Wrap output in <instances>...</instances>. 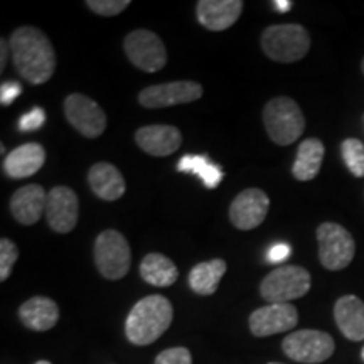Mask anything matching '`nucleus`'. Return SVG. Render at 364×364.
<instances>
[{"label": "nucleus", "mask_w": 364, "mask_h": 364, "mask_svg": "<svg viewBox=\"0 0 364 364\" xmlns=\"http://www.w3.org/2000/svg\"><path fill=\"white\" fill-rule=\"evenodd\" d=\"M326 156L324 144L318 139H307L299 145L297 157L292 166V174L297 181L307 182L316 179L321 172L322 161Z\"/></svg>", "instance_id": "22"}, {"label": "nucleus", "mask_w": 364, "mask_h": 364, "mask_svg": "<svg viewBox=\"0 0 364 364\" xmlns=\"http://www.w3.org/2000/svg\"><path fill=\"white\" fill-rule=\"evenodd\" d=\"M19 258V248L12 240H0V282H6L11 277L12 268Z\"/></svg>", "instance_id": "27"}, {"label": "nucleus", "mask_w": 364, "mask_h": 364, "mask_svg": "<svg viewBox=\"0 0 364 364\" xmlns=\"http://www.w3.org/2000/svg\"><path fill=\"white\" fill-rule=\"evenodd\" d=\"M135 142L152 157H166L179 150L182 135L172 125H145L135 132Z\"/></svg>", "instance_id": "16"}, {"label": "nucleus", "mask_w": 364, "mask_h": 364, "mask_svg": "<svg viewBox=\"0 0 364 364\" xmlns=\"http://www.w3.org/2000/svg\"><path fill=\"white\" fill-rule=\"evenodd\" d=\"M361 358H363V361H364V348H363V351H361Z\"/></svg>", "instance_id": "37"}, {"label": "nucleus", "mask_w": 364, "mask_h": 364, "mask_svg": "<svg viewBox=\"0 0 364 364\" xmlns=\"http://www.w3.org/2000/svg\"><path fill=\"white\" fill-rule=\"evenodd\" d=\"M334 318L344 338L364 341V302L356 295H344L334 306Z\"/></svg>", "instance_id": "20"}, {"label": "nucleus", "mask_w": 364, "mask_h": 364, "mask_svg": "<svg viewBox=\"0 0 364 364\" xmlns=\"http://www.w3.org/2000/svg\"><path fill=\"white\" fill-rule=\"evenodd\" d=\"M262 48L277 63H297L311 49V36L300 24L270 26L262 34Z\"/></svg>", "instance_id": "4"}, {"label": "nucleus", "mask_w": 364, "mask_h": 364, "mask_svg": "<svg viewBox=\"0 0 364 364\" xmlns=\"http://www.w3.org/2000/svg\"><path fill=\"white\" fill-rule=\"evenodd\" d=\"M86 6L98 16L113 17L124 12L130 6V2L129 0H88Z\"/></svg>", "instance_id": "28"}, {"label": "nucleus", "mask_w": 364, "mask_h": 364, "mask_svg": "<svg viewBox=\"0 0 364 364\" xmlns=\"http://www.w3.org/2000/svg\"><path fill=\"white\" fill-rule=\"evenodd\" d=\"M0 51H2V58H0V71H4L6 70L9 54H11V44L7 43L6 38L0 39Z\"/></svg>", "instance_id": "33"}, {"label": "nucleus", "mask_w": 364, "mask_h": 364, "mask_svg": "<svg viewBox=\"0 0 364 364\" xmlns=\"http://www.w3.org/2000/svg\"><path fill=\"white\" fill-rule=\"evenodd\" d=\"M226 273V262L221 258L198 263L189 273V287L198 295H213Z\"/></svg>", "instance_id": "24"}, {"label": "nucleus", "mask_w": 364, "mask_h": 364, "mask_svg": "<svg viewBox=\"0 0 364 364\" xmlns=\"http://www.w3.org/2000/svg\"><path fill=\"white\" fill-rule=\"evenodd\" d=\"M285 356L297 363H324L334 354L336 344L331 334L324 331L302 329L290 332L282 343Z\"/></svg>", "instance_id": "8"}, {"label": "nucleus", "mask_w": 364, "mask_h": 364, "mask_svg": "<svg viewBox=\"0 0 364 364\" xmlns=\"http://www.w3.org/2000/svg\"><path fill=\"white\" fill-rule=\"evenodd\" d=\"M311 273L299 265H282L268 273L260 285L262 297L270 304H290L309 294Z\"/></svg>", "instance_id": "5"}, {"label": "nucleus", "mask_w": 364, "mask_h": 364, "mask_svg": "<svg viewBox=\"0 0 364 364\" xmlns=\"http://www.w3.org/2000/svg\"><path fill=\"white\" fill-rule=\"evenodd\" d=\"M241 0H199L196 6L199 24L213 33L230 29L243 12Z\"/></svg>", "instance_id": "15"}, {"label": "nucleus", "mask_w": 364, "mask_h": 364, "mask_svg": "<svg viewBox=\"0 0 364 364\" xmlns=\"http://www.w3.org/2000/svg\"><path fill=\"white\" fill-rule=\"evenodd\" d=\"M129 241L120 231H102L95 241V263L107 280H122L130 270Z\"/></svg>", "instance_id": "7"}, {"label": "nucleus", "mask_w": 364, "mask_h": 364, "mask_svg": "<svg viewBox=\"0 0 364 364\" xmlns=\"http://www.w3.org/2000/svg\"><path fill=\"white\" fill-rule=\"evenodd\" d=\"M263 124L272 142L277 145H292L306 130V117L292 98L277 97L263 108Z\"/></svg>", "instance_id": "3"}, {"label": "nucleus", "mask_w": 364, "mask_h": 364, "mask_svg": "<svg viewBox=\"0 0 364 364\" xmlns=\"http://www.w3.org/2000/svg\"><path fill=\"white\" fill-rule=\"evenodd\" d=\"M44 124H46L44 110L39 107H34L33 110H29L21 117L19 129L22 132H33V130H39Z\"/></svg>", "instance_id": "30"}, {"label": "nucleus", "mask_w": 364, "mask_h": 364, "mask_svg": "<svg viewBox=\"0 0 364 364\" xmlns=\"http://www.w3.org/2000/svg\"><path fill=\"white\" fill-rule=\"evenodd\" d=\"M80 216L78 196L66 186H56L48 193L46 220L56 233H70L75 230Z\"/></svg>", "instance_id": "12"}, {"label": "nucleus", "mask_w": 364, "mask_h": 364, "mask_svg": "<svg viewBox=\"0 0 364 364\" xmlns=\"http://www.w3.org/2000/svg\"><path fill=\"white\" fill-rule=\"evenodd\" d=\"M88 184L95 196L103 201H118L125 194L127 184L122 172L113 164L98 162L91 166Z\"/></svg>", "instance_id": "19"}, {"label": "nucleus", "mask_w": 364, "mask_h": 364, "mask_svg": "<svg viewBox=\"0 0 364 364\" xmlns=\"http://www.w3.org/2000/svg\"><path fill=\"white\" fill-rule=\"evenodd\" d=\"M36 364H51V363H49V361H38Z\"/></svg>", "instance_id": "35"}, {"label": "nucleus", "mask_w": 364, "mask_h": 364, "mask_svg": "<svg viewBox=\"0 0 364 364\" xmlns=\"http://www.w3.org/2000/svg\"><path fill=\"white\" fill-rule=\"evenodd\" d=\"M48 206V193L43 186L27 184L17 189L11 199V213L17 223L24 226L36 225Z\"/></svg>", "instance_id": "17"}, {"label": "nucleus", "mask_w": 364, "mask_h": 364, "mask_svg": "<svg viewBox=\"0 0 364 364\" xmlns=\"http://www.w3.org/2000/svg\"><path fill=\"white\" fill-rule=\"evenodd\" d=\"M270 209V199L262 189H245L230 206V220L241 231L255 230L265 221Z\"/></svg>", "instance_id": "13"}, {"label": "nucleus", "mask_w": 364, "mask_h": 364, "mask_svg": "<svg viewBox=\"0 0 364 364\" xmlns=\"http://www.w3.org/2000/svg\"><path fill=\"white\" fill-rule=\"evenodd\" d=\"M361 70H363V73H364V59H363V63H361Z\"/></svg>", "instance_id": "36"}, {"label": "nucleus", "mask_w": 364, "mask_h": 364, "mask_svg": "<svg viewBox=\"0 0 364 364\" xmlns=\"http://www.w3.org/2000/svg\"><path fill=\"white\" fill-rule=\"evenodd\" d=\"M290 257H292V247L289 243H284V241H279V243H273L267 250L265 260L272 265H277V263L287 262Z\"/></svg>", "instance_id": "31"}, {"label": "nucleus", "mask_w": 364, "mask_h": 364, "mask_svg": "<svg viewBox=\"0 0 364 364\" xmlns=\"http://www.w3.org/2000/svg\"><path fill=\"white\" fill-rule=\"evenodd\" d=\"M177 171L199 176L208 189L218 188L223 177H225V172L221 171V167L209 161V157L193 156V154H188V156L181 159L179 164H177Z\"/></svg>", "instance_id": "25"}, {"label": "nucleus", "mask_w": 364, "mask_h": 364, "mask_svg": "<svg viewBox=\"0 0 364 364\" xmlns=\"http://www.w3.org/2000/svg\"><path fill=\"white\" fill-rule=\"evenodd\" d=\"M317 241L318 260L327 270L339 272L351 265L356 255V243L344 226L331 221L322 223L317 228Z\"/></svg>", "instance_id": "6"}, {"label": "nucleus", "mask_w": 364, "mask_h": 364, "mask_svg": "<svg viewBox=\"0 0 364 364\" xmlns=\"http://www.w3.org/2000/svg\"><path fill=\"white\" fill-rule=\"evenodd\" d=\"M46 162V150L41 144L29 142L14 149L4 161V172L11 179H27L38 174Z\"/></svg>", "instance_id": "18"}, {"label": "nucleus", "mask_w": 364, "mask_h": 364, "mask_svg": "<svg viewBox=\"0 0 364 364\" xmlns=\"http://www.w3.org/2000/svg\"><path fill=\"white\" fill-rule=\"evenodd\" d=\"M127 58L145 73H157L167 65V51L162 39L147 29H136L124 41Z\"/></svg>", "instance_id": "9"}, {"label": "nucleus", "mask_w": 364, "mask_h": 364, "mask_svg": "<svg viewBox=\"0 0 364 364\" xmlns=\"http://www.w3.org/2000/svg\"><path fill=\"white\" fill-rule=\"evenodd\" d=\"M140 275L154 287H171L179 279V270L166 255L149 253L140 263Z\"/></svg>", "instance_id": "23"}, {"label": "nucleus", "mask_w": 364, "mask_h": 364, "mask_svg": "<svg viewBox=\"0 0 364 364\" xmlns=\"http://www.w3.org/2000/svg\"><path fill=\"white\" fill-rule=\"evenodd\" d=\"M363 120H364V118H363Z\"/></svg>", "instance_id": "39"}, {"label": "nucleus", "mask_w": 364, "mask_h": 364, "mask_svg": "<svg viewBox=\"0 0 364 364\" xmlns=\"http://www.w3.org/2000/svg\"><path fill=\"white\" fill-rule=\"evenodd\" d=\"M203 86L196 81H171V83L154 85L144 88L139 95V102L144 108L159 110L176 105L193 103L203 97Z\"/></svg>", "instance_id": "10"}, {"label": "nucleus", "mask_w": 364, "mask_h": 364, "mask_svg": "<svg viewBox=\"0 0 364 364\" xmlns=\"http://www.w3.org/2000/svg\"><path fill=\"white\" fill-rule=\"evenodd\" d=\"M21 95L22 86L21 83H17V81H7V83L0 86V103H2L4 107L16 102V98H19Z\"/></svg>", "instance_id": "32"}, {"label": "nucleus", "mask_w": 364, "mask_h": 364, "mask_svg": "<svg viewBox=\"0 0 364 364\" xmlns=\"http://www.w3.org/2000/svg\"><path fill=\"white\" fill-rule=\"evenodd\" d=\"M268 364H282V363H268Z\"/></svg>", "instance_id": "38"}, {"label": "nucleus", "mask_w": 364, "mask_h": 364, "mask_svg": "<svg viewBox=\"0 0 364 364\" xmlns=\"http://www.w3.org/2000/svg\"><path fill=\"white\" fill-rule=\"evenodd\" d=\"M343 161L354 177H364V144L358 139H346L341 144Z\"/></svg>", "instance_id": "26"}, {"label": "nucleus", "mask_w": 364, "mask_h": 364, "mask_svg": "<svg viewBox=\"0 0 364 364\" xmlns=\"http://www.w3.org/2000/svg\"><path fill=\"white\" fill-rule=\"evenodd\" d=\"M156 364H193V356L188 348H171L159 354Z\"/></svg>", "instance_id": "29"}, {"label": "nucleus", "mask_w": 364, "mask_h": 364, "mask_svg": "<svg viewBox=\"0 0 364 364\" xmlns=\"http://www.w3.org/2000/svg\"><path fill=\"white\" fill-rule=\"evenodd\" d=\"M172 304L164 295H149L135 304L125 321L127 339L135 346H149L172 324Z\"/></svg>", "instance_id": "2"}, {"label": "nucleus", "mask_w": 364, "mask_h": 364, "mask_svg": "<svg viewBox=\"0 0 364 364\" xmlns=\"http://www.w3.org/2000/svg\"><path fill=\"white\" fill-rule=\"evenodd\" d=\"M19 317L27 329L44 332L53 329L58 324L59 307L53 299L33 297L22 304L19 309Z\"/></svg>", "instance_id": "21"}, {"label": "nucleus", "mask_w": 364, "mask_h": 364, "mask_svg": "<svg viewBox=\"0 0 364 364\" xmlns=\"http://www.w3.org/2000/svg\"><path fill=\"white\" fill-rule=\"evenodd\" d=\"M273 6H275L277 12L285 14V12H289L290 9H292L294 2H290V0H275V2H273Z\"/></svg>", "instance_id": "34"}, {"label": "nucleus", "mask_w": 364, "mask_h": 364, "mask_svg": "<svg viewBox=\"0 0 364 364\" xmlns=\"http://www.w3.org/2000/svg\"><path fill=\"white\" fill-rule=\"evenodd\" d=\"M11 56L16 70L31 85L48 83L56 71V51L38 27L24 26L11 36Z\"/></svg>", "instance_id": "1"}, {"label": "nucleus", "mask_w": 364, "mask_h": 364, "mask_svg": "<svg viewBox=\"0 0 364 364\" xmlns=\"http://www.w3.org/2000/svg\"><path fill=\"white\" fill-rule=\"evenodd\" d=\"M65 115L73 129L86 139H97L107 129V115L102 107L81 93H73L65 100Z\"/></svg>", "instance_id": "11"}, {"label": "nucleus", "mask_w": 364, "mask_h": 364, "mask_svg": "<svg viewBox=\"0 0 364 364\" xmlns=\"http://www.w3.org/2000/svg\"><path fill=\"white\" fill-rule=\"evenodd\" d=\"M299 322V312L292 304H270L250 316V331L257 338L292 331Z\"/></svg>", "instance_id": "14"}]
</instances>
